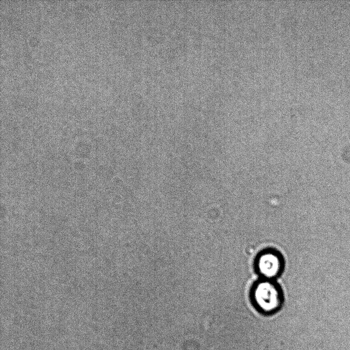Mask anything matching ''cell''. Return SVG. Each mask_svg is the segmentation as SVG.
Returning <instances> with one entry per match:
<instances>
[{
    "label": "cell",
    "mask_w": 350,
    "mask_h": 350,
    "mask_svg": "<svg viewBox=\"0 0 350 350\" xmlns=\"http://www.w3.org/2000/svg\"><path fill=\"white\" fill-rule=\"evenodd\" d=\"M252 294L255 306L263 313H275L281 305V291L273 280H260L254 285Z\"/></svg>",
    "instance_id": "cell-1"
},
{
    "label": "cell",
    "mask_w": 350,
    "mask_h": 350,
    "mask_svg": "<svg viewBox=\"0 0 350 350\" xmlns=\"http://www.w3.org/2000/svg\"><path fill=\"white\" fill-rule=\"evenodd\" d=\"M256 268L263 279L273 280L282 270L283 263L280 256L274 251H265L256 260Z\"/></svg>",
    "instance_id": "cell-2"
}]
</instances>
